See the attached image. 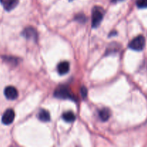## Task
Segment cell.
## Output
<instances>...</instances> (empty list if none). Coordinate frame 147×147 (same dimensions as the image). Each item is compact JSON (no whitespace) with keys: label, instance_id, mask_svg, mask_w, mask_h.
<instances>
[{"label":"cell","instance_id":"cell-1","mask_svg":"<svg viewBox=\"0 0 147 147\" xmlns=\"http://www.w3.org/2000/svg\"><path fill=\"white\" fill-rule=\"evenodd\" d=\"M104 15V10L100 7H95L92 11V27L96 28L101 22Z\"/></svg>","mask_w":147,"mask_h":147},{"label":"cell","instance_id":"cell-2","mask_svg":"<svg viewBox=\"0 0 147 147\" xmlns=\"http://www.w3.org/2000/svg\"><path fill=\"white\" fill-rule=\"evenodd\" d=\"M145 43H146V40H145L144 37L142 35H139L130 42L129 47L131 50L141 51L144 48Z\"/></svg>","mask_w":147,"mask_h":147},{"label":"cell","instance_id":"cell-3","mask_svg":"<svg viewBox=\"0 0 147 147\" xmlns=\"http://www.w3.org/2000/svg\"><path fill=\"white\" fill-rule=\"evenodd\" d=\"M54 95L56 98H58L72 99V100L74 99L73 95L72 94L68 88L66 86H60V87L57 88L55 91Z\"/></svg>","mask_w":147,"mask_h":147},{"label":"cell","instance_id":"cell-4","mask_svg":"<svg viewBox=\"0 0 147 147\" xmlns=\"http://www.w3.org/2000/svg\"><path fill=\"white\" fill-rule=\"evenodd\" d=\"M14 117H15V113L14 111L12 109H7L3 114L1 121L5 125L11 124L14 121Z\"/></svg>","mask_w":147,"mask_h":147},{"label":"cell","instance_id":"cell-5","mask_svg":"<svg viewBox=\"0 0 147 147\" xmlns=\"http://www.w3.org/2000/svg\"><path fill=\"white\" fill-rule=\"evenodd\" d=\"M4 96L9 100H15L18 97V91L13 86H7L4 89Z\"/></svg>","mask_w":147,"mask_h":147},{"label":"cell","instance_id":"cell-6","mask_svg":"<svg viewBox=\"0 0 147 147\" xmlns=\"http://www.w3.org/2000/svg\"><path fill=\"white\" fill-rule=\"evenodd\" d=\"M22 34L23 37H24L27 40H36L37 37V31L32 27H29L24 29V30L22 32Z\"/></svg>","mask_w":147,"mask_h":147},{"label":"cell","instance_id":"cell-7","mask_svg":"<svg viewBox=\"0 0 147 147\" xmlns=\"http://www.w3.org/2000/svg\"><path fill=\"white\" fill-rule=\"evenodd\" d=\"M4 9L7 11H11L14 9L18 4L19 0H0Z\"/></svg>","mask_w":147,"mask_h":147},{"label":"cell","instance_id":"cell-8","mask_svg":"<svg viewBox=\"0 0 147 147\" xmlns=\"http://www.w3.org/2000/svg\"><path fill=\"white\" fill-rule=\"evenodd\" d=\"M70 70V64L68 62H61L57 65V71L60 75H65Z\"/></svg>","mask_w":147,"mask_h":147},{"label":"cell","instance_id":"cell-9","mask_svg":"<svg viewBox=\"0 0 147 147\" xmlns=\"http://www.w3.org/2000/svg\"><path fill=\"white\" fill-rule=\"evenodd\" d=\"M38 119H40L41 121L43 122L50 121V115L47 110L42 109V110L40 111V112H39L38 113Z\"/></svg>","mask_w":147,"mask_h":147},{"label":"cell","instance_id":"cell-10","mask_svg":"<svg viewBox=\"0 0 147 147\" xmlns=\"http://www.w3.org/2000/svg\"><path fill=\"white\" fill-rule=\"evenodd\" d=\"M99 116L103 121H106L111 116L110 110L109 109H103L99 113Z\"/></svg>","mask_w":147,"mask_h":147},{"label":"cell","instance_id":"cell-11","mask_svg":"<svg viewBox=\"0 0 147 147\" xmlns=\"http://www.w3.org/2000/svg\"><path fill=\"white\" fill-rule=\"evenodd\" d=\"M63 119L65 121L71 123L76 120V116L71 111H67L63 114Z\"/></svg>","mask_w":147,"mask_h":147},{"label":"cell","instance_id":"cell-12","mask_svg":"<svg viewBox=\"0 0 147 147\" xmlns=\"http://www.w3.org/2000/svg\"><path fill=\"white\" fill-rule=\"evenodd\" d=\"M136 5L140 9L147 8V0H137Z\"/></svg>","mask_w":147,"mask_h":147},{"label":"cell","instance_id":"cell-13","mask_svg":"<svg viewBox=\"0 0 147 147\" xmlns=\"http://www.w3.org/2000/svg\"><path fill=\"white\" fill-rule=\"evenodd\" d=\"M80 93H81V96L83 98H86V96H87V93H88V90L87 89H86V88L82 87L81 90H80Z\"/></svg>","mask_w":147,"mask_h":147},{"label":"cell","instance_id":"cell-14","mask_svg":"<svg viewBox=\"0 0 147 147\" xmlns=\"http://www.w3.org/2000/svg\"><path fill=\"white\" fill-rule=\"evenodd\" d=\"M123 1V0H112V1L114 3L116 2H118V1Z\"/></svg>","mask_w":147,"mask_h":147},{"label":"cell","instance_id":"cell-15","mask_svg":"<svg viewBox=\"0 0 147 147\" xmlns=\"http://www.w3.org/2000/svg\"><path fill=\"white\" fill-rule=\"evenodd\" d=\"M70 1H72V0H70Z\"/></svg>","mask_w":147,"mask_h":147}]
</instances>
